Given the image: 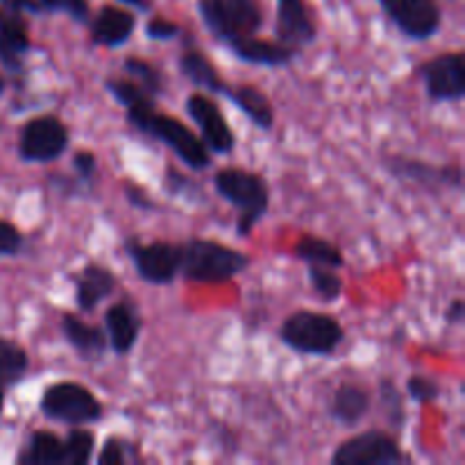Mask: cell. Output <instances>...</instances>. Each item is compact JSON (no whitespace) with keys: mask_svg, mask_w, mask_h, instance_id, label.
Listing matches in <instances>:
<instances>
[{"mask_svg":"<svg viewBox=\"0 0 465 465\" xmlns=\"http://www.w3.org/2000/svg\"><path fill=\"white\" fill-rule=\"evenodd\" d=\"M125 116L127 123H130L136 132H141V134L150 136V139L166 145L189 171L198 173L207 171V168L212 166L213 154L209 153L207 145L203 143L198 132H193V127H189L177 116L159 112L154 104L132 109V112H125Z\"/></svg>","mask_w":465,"mask_h":465,"instance_id":"obj_1","label":"cell"},{"mask_svg":"<svg viewBox=\"0 0 465 465\" xmlns=\"http://www.w3.org/2000/svg\"><path fill=\"white\" fill-rule=\"evenodd\" d=\"M180 248V277L189 284H227L248 271L252 263L248 254L216 239L193 236V239L182 241Z\"/></svg>","mask_w":465,"mask_h":465,"instance_id":"obj_2","label":"cell"},{"mask_svg":"<svg viewBox=\"0 0 465 465\" xmlns=\"http://www.w3.org/2000/svg\"><path fill=\"white\" fill-rule=\"evenodd\" d=\"M213 189L225 203L239 212L236 216V236L248 239L254 227L263 221L271 207V186L266 177L239 166H225L213 175Z\"/></svg>","mask_w":465,"mask_h":465,"instance_id":"obj_3","label":"cell"},{"mask_svg":"<svg viewBox=\"0 0 465 465\" xmlns=\"http://www.w3.org/2000/svg\"><path fill=\"white\" fill-rule=\"evenodd\" d=\"M280 343L302 357H331L343 345L345 330L331 313L300 309L282 321Z\"/></svg>","mask_w":465,"mask_h":465,"instance_id":"obj_4","label":"cell"},{"mask_svg":"<svg viewBox=\"0 0 465 465\" xmlns=\"http://www.w3.org/2000/svg\"><path fill=\"white\" fill-rule=\"evenodd\" d=\"M41 416L66 427H86L100 422L104 407L94 391L77 381H54L39 398Z\"/></svg>","mask_w":465,"mask_h":465,"instance_id":"obj_5","label":"cell"},{"mask_svg":"<svg viewBox=\"0 0 465 465\" xmlns=\"http://www.w3.org/2000/svg\"><path fill=\"white\" fill-rule=\"evenodd\" d=\"M200 21L218 44L257 35L263 25L259 0H198Z\"/></svg>","mask_w":465,"mask_h":465,"instance_id":"obj_6","label":"cell"},{"mask_svg":"<svg viewBox=\"0 0 465 465\" xmlns=\"http://www.w3.org/2000/svg\"><path fill=\"white\" fill-rule=\"evenodd\" d=\"M123 250L134 266L136 275L150 286H168L180 277L182 248L173 241H143L130 234L123 239Z\"/></svg>","mask_w":465,"mask_h":465,"instance_id":"obj_7","label":"cell"},{"mask_svg":"<svg viewBox=\"0 0 465 465\" xmlns=\"http://www.w3.org/2000/svg\"><path fill=\"white\" fill-rule=\"evenodd\" d=\"M71 145V130L54 114H39L23 123L18 132V157L27 163H50L64 157Z\"/></svg>","mask_w":465,"mask_h":465,"instance_id":"obj_8","label":"cell"},{"mask_svg":"<svg viewBox=\"0 0 465 465\" xmlns=\"http://www.w3.org/2000/svg\"><path fill=\"white\" fill-rule=\"evenodd\" d=\"M402 445L393 434L381 430H366L350 436L331 452V465H400L407 463Z\"/></svg>","mask_w":465,"mask_h":465,"instance_id":"obj_9","label":"cell"},{"mask_svg":"<svg viewBox=\"0 0 465 465\" xmlns=\"http://www.w3.org/2000/svg\"><path fill=\"white\" fill-rule=\"evenodd\" d=\"M416 73L431 103H459L465 98L463 50L436 54V57L422 62Z\"/></svg>","mask_w":465,"mask_h":465,"instance_id":"obj_10","label":"cell"},{"mask_svg":"<svg viewBox=\"0 0 465 465\" xmlns=\"http://www.w3.org/2000/svg\"><path fill=\"white\" fill-rule=\"evenodd\" d=\"M186 116L193 121V125L198 127V136L203 139V143L207 145L212 154H232L236 148V134L232 130V125L227 123L225 114H223L221 104L213 100L212 94H203V91H195L186 98L184 103Z\"/></svg>","mask_w":465,"mask_h":465,"instance_id":"obj_11","label":"cell"},{"mask_svg":"<svg viewBox=\"0 0 465 465\" xmlns=\"http://www.w3.org/2000/svg\"><path fill=\"white\" fill-rule=\"evenodd\" d=\"M384 168L391 177L407 180L411 184L420 186L425 191H440V189H463V168L459 163H436L425 162L418 157H407V154H386Z\"/></svg>","mask_w":465,"mask_h":465,"instance_id":"obj_12","label":"cell"},{"mask_svg":"<svg viewBox=\"0 0 465 465\" xmlns=\"http://www.w3.org/2000/svg\"><path fill=\"white\" fill-rule=\"evenodd\" d=\"M386 16L411 41H427L439 35L440 9L434 0H377Z\"/></svg>","mask_w":465,"mask_h":465,"instance_id":"obj_13","label":"cell"},{"mask_svg":"<svg viewBox=\"0 0 465 465\" xmlns=\"http://www.w3.org/2000/svg\"><path fill=\"white\" fill-rule=\"evenodd\" d=\"M318 39V25L304 0H277L275 41L302 53Z\"/></svg>","mask_w":465,"mask_h":465,"instance_id":"obj_14","label":"cell"},{"mask_svg":"<svg viewBox=\"0 0 465 465\" xmlns=\"http://www.w3.org/2000/svg\"><path fill=\"white\" fill-rule=\"evenodd\" d=\"M73 295H75V304L82 313H91L112 298L118 289L116 272L109 266L98 262H89L71 275Z\"/></svg>","mask_w":465,"mask_h":465,"instance_id":"obj_15","label":"cell"},{"mask_svg":"<svg viewBox=\"0 0 465 465\" xmlns=\"http://www.w3.org/2000/svg\"><path fill=\"white\" fill-rule=\"evenodd\" d=\"M103 322L109 350L116 357H127L136 348L141 331H143V318H141L139 309L130 300H118V302L109 304Z\"/></svg>","mask_w":465,"mask_h":465,"instance_id":"obj_16","label":"cell"},{"mask_svg":"<svg viewBox=\"0 0 465 465\" xmlns=\"http://www.w3.org/2000/svg\"><path fill=\"white\" fill-rule=\"evenodd\" d=\"M30 48V25L23 12L0 7V66L9 73H21Z\"/></svg>","mask_w":465,"mask_h":465,"instance_id":"obj_17","label":"cell"},{"mask_svg":"<svg viewBox=\"0 0 465 465\" xmlns=\"http://www.w3.org/2000/svg\"><path fill=\"white\" fill-rule=\"evenodd\" d=\"M136 30V16L116 5H104L89 18L91 44L100 48H121Z\"/></svg>","mask_w":465,"mask_h":465,"instance_id":"obj_18","label":"cell"},{"mask_svg":"<svg viewBox=\"0 0 465 465\" xmlns=\"http://www.w3.org/2000/svg\"><path fill=\"white\" fill-rule=\"evenodd\" d=\"M239 62L250 64V66H263V68H286L298 59L300 54L295 50L286 48L280 41L262 39L257 35L243 36V39H234L225 45Z\"/></svg>","mask_w":465,"mask_h":465,"instance_id":"obj_19","label":"cell"},{"mask_svg":"<svg viewBox=\"0 0 465 465\" xmlns=\"http://www.w3.org/2000/svg\"><path fill=\"white\" fill-rule=\"evenodd\" d=\"M59 330H62L64 341L75 350V354L82 361H100L107 354L109 343L103 327L82 321L77 313H62Z\"/></svg>","mask_w":465,"mask_h":465,"instance_id":"obj_20","label":"cell"},{"mask_svg":"<svg viewBox=\"0 0 465 465\" xmlns=\"http://www.w3.org/2000/svg\"><path fill=\"white\" fill-rule=\"evenodd\" d=\"M327 409H330V416L334 422L343 427H357L371 413L372 395L368 393L366 386L354 384V381H343V384L334 389Z\"/></svg>","mask_w":465,"mask_h":465,"instance_id":"obj_21","label":"cell"},{"mask_svg":"<svg viewBox=\"0 0 465 465\" xmlns=\"http://www.w3.org/2000/svg\"><path fill=\"white\" fill-rule=\"evenodd\" d=\"M177 66L180 73L195 86V89H203L212 95H225L227 82L221 75V71L216 68V64L198 48V45L186 44L184 50L177 57Z\"/></svg>","mask_w":465,"mask_h":465,"instance_id":"obj_22","label":"cell"},{"mask_svg":"<svg viewBox=\"0 0 465 465\" xmlns=\"http://www.w3.org/2000/svg\"><path fill=\"white\" fill-rule=\"evenodd\" d=\"M225 98L239 109L243 116L250 118L254 127L263 132H271L275 127V107H272L271 98L266 91L259 89L257 84L250 82H241V84L227 86Z\"/></svg>","mask_w":465,"mask_h":465,"instance_id":"obj_23","label":"cell"},{"mask_svg":"<svg viewBox=\"0 0 465 465\" xmlns=\"http://www.w3.org/2000/svg\"><path fill=\"white\" fill-rule=\"evenodd\" d=\"M18 465H64V439L54 431L36 430L16 454Z\"/></svg>","mask_w":465,"mask_h":465,"instance_id":"obj_24","label":"cell"},{"mask_svg":"<svg viewBox=\"0 0 465 465\" xmlns=\"http://www.w3.org/2000/svg\"><path fill=\"white\" fill-rule=\"evenodd\" d=\"M295 259L304 263H316V266H327V268H341L345 266V254L343 250L339 248L331 241L322 239V236L316 234H302L298 241H295Z\"/></svg>","mask_w":465,"mask_h":465,"instance_id":"obj_25","label":"cell"},{"mask_svg":"<svg viewBox=\"0 0 465 465\" xmlns=\"http://www.w3.org/2000/svg\"><path fill=\"white\" fill-rule=\"evenodd\" d=\"M377 402H380L381 416L389 422L391 430L400 431L407 425V395L400 389L393 377H380L377 381Z\"/></svg>","mask_w":465,"mask_h":465,"instance_id":"obj_26","label":"cell"},{"mask_svg":"<svg viewBox=\"0 0 465 465\" xmlns=\"http://www.w3.org/2000/svg\"><path fill=\"white\" fill-rule=\"evenodd\" d=\"M30 371V354L21 343L0 336V386L9 389L25 380Z\"/></svg>","mask_w":465,"mask_h":465,"instance_id":"obj_27","label":"cell"},{"mask_svg":"<svg viewBox=\"0 0 465 465\" xmlns=\"http://www.w3.org/2000/svg\"><path fill=\"white\" fill-rule=\"evenodd\" d=\"M123 73L130 77L134 84H139L145 94L153 95L154 100L166 94V75L157 64L148 62L143 57H125L123 59Z\"/></svg>","mask_w":465,"mask_h":465,"instance_id":"obj_28","label":"cell"},{"mask_svg":"<svg viewBox=\"0 0 465 465\" xmlns=\"http://www.w3.org/2000/svg\"><path fill=\"white\" fill-rule=\"evenodd\" d=\"M103 84H104V89H107V94L112 95V98L116 100V103L121 104L125 112H132V109H139V107H145V104L157 103L153 95L145 94V91L141 89L139 84H134L130 77L109 75V77H104Z\"/></svg>","mask_w":465,"mask_h":465,"instance_id":"obj_29","label":"cell"},{"mask_svg":"<svg viewBox=\"0 0 465 465\" xmlns=\"http://www.w3.org/2000/svg\"><path fill=\"white\" fill-rule=\"evenodd\" d=\"M95 457V436L84 427H71L64 436V465H86Z\"/></svg>","mask_w":465,"mask_h":465,"instance_id":"obj_30","label":"cell"},{"mask_svg":"<svg viewBox=\"0 0 465 465\" xmlns=\"http://www.w3.org/2000/svg\"><path fill=\"white\" fill-rule=\"evenodd\" d=\"M307 277L312 284L313 293L322 300V302H336L343 295L345 282L339 275L336 268L316 266V263H307Z\"/></svg>","mask_w":465,"mask_h":465,"instance_id":"obj_31","label":"cell"},{"mask_svg":"<svg viewBox=\"0 0 465 465\" xmlns=\"http://www.w3.org/2000/svg\"><path fill=\"white\" fill-rule=\"evenodd\" d=\"M141 461V448L132 443L125 436H109L103 443L100 452L95 454L98 465H127Z\"/></svg>","mask_w":465,"mask_h":465,"instance_id":"obj_32","label":"cell"},{"mask_svg":"<svg viewBox=\"0 0 465 465\" xmlns=\"http://www.w3.org/2000/svg\"><path fill=\"white\" fill-rule=\"evenodd\" d=\"M443 389L430 375H411L404 384V395L416 404H431L440 398Z\"/></svg>","mask_w":465,"mask_h":465,"instance_id":"obj_33","label":"cell"},{"mask_svg":"<svg viewBox=\"0 0 465 465\" xmlns=\"http://www.w3.org/2000/svg\"><path fill=\"white\" fill-rule=\"evenodd\" d=\"M41 12L48 14H66L75 23H89L91 5L89 0H39Z\"/></svg>","mask_w":465,"mask_h":465,"instance_id":"obj_34","label":"cell"},{"mask_svg":"<svg viewBox=\"0 0 465 465\" xmlns=\"http://www.w3.org/2000/svg\"><path fill=\"white\" fill-rule=\"evenodd\" d=\"M73 177L91 191L95 177H98V157L91 150H75L71 157Z\"/></svg>","mask_w":465,"mask_h":465,"instance_id":"obj_35","label":"cell"},{"mask_svg":"<svg viewBox=\"0 0 465 465\" xmlns=\"http://www.w3.org/2000/svg\"><path fill=\"white\" fill-rule=\"evenodd\" d=\"M23 245H25V239L21 230L14 223L0 218V257H16L23 252Z\"/></svg>","mask_w":465,"mask_h":465,"instance_id":"obj_36","label":"cell"},{"mask_svg":"<svg viewBox=\"0 0 465 465\" xmlns=\"http://www.w3.org/2000/svg\"><path fill=\"white\" fill-rule=\"evenodd\" d=\"M163 186H166V191L171 195H191V198H193L195 193H203V191H200V186L195 184L189 175H184V173H180L177 168H173V166L166 168V175H163Z\"/></svg>","mask_w":465,"mask_h":465,"instance_id":"obj_37","label":"cell"},{"mask_svg":"<svg viewBox=\"0 0 465 465\" xmlns=\"http://www.w3.org/2000/svg\"><path fill=\"white\" fill-rule=\"evenodd\" d=\"M182 35L180 23L166 16H153L145 23V36L153 41H173Z\"/></svg>","mask_w":465,"mask_h":465,"instance_id":"obj_38","label":"cell"},{"mask_svg":"<svg viewBox=\"0 0 465 465\" xmlns=\"http://www.w3.org/2000/svg\"><path fill=\"white\" fill-rule=\"evenodd\" d=\"M123 195H125L127 204H130V207H134L136 212L150 213V212H154V209H157V203L150 198L148 191H145L143 186L134 184V182H130V180L123 182Z\"/></svg>","mask_w":465,"mask_h":465,"instance_id":"obj_39","label":"cell"},{"mask_svg":"<svg viewBox=\"0 0 465 465\" xmlns=\"http://www.w3.org/2000/svg\"><path fill=\"white\" fill-rule=\"evenodd\" d=\"M465 321V302L461 298H454L445 309V322L448 325H461Z\"/></svg>","mask_w":465,"mask_h":465,"instance_id":"obj_40","label":"cell"},{"mask_svg":"<svg viewBox=\"0 0 465 465\" xmlns=\"http://www.w3.org/2000/svg\"><path fill=\"white\" fill-rule=\"evenodd\" d=\"M0 5L7 9H16L23 14H41L39 0H0Z\"/></svg>","mask_w":465,"mask_h":465,"instance_id":"obj_41","label":"cell"},{"mask_svg":"<svg viewBox=\"0 0 465 465\" xmlns=\"http://www.w3.org/2000/svg\"><path fill=\"white\" fill-rule=\"evenodd\" d=\"M121 3L130 5V7L134 9H141V12H145V9L150 7V0H121Z\"/></svg>","mask_w":465,"mask_h":465,"instance_id":"obj_42","label":"cell"},{"mask_svg":"<svg viewBox=\"0 0 465 465\" xmlns=\"http://www.w3.org/2000/svg\"><path fill=\"white\" fill-rule=\"evenodd\" d=\"M3 411H5V389L0 386V416H3Z\"/></svg>","mask_w":465,"mask_h":465,"instance_id":"obj_43","label":"cell"},{"mask_svg":"<svg viewBox=\"0 0 465 465\" xmlns=\"http://www.w3.org/2000/svg\"><path fill=\"white\" fill-rule=\"evenodd\" d=\"M5 86H7V82H5V77L0 75V94H3V91H5Z\"/></svg>","mask_w":465,"mask_h":465,"instance_id":"obj_44","label":"cell"}]
</instances>
